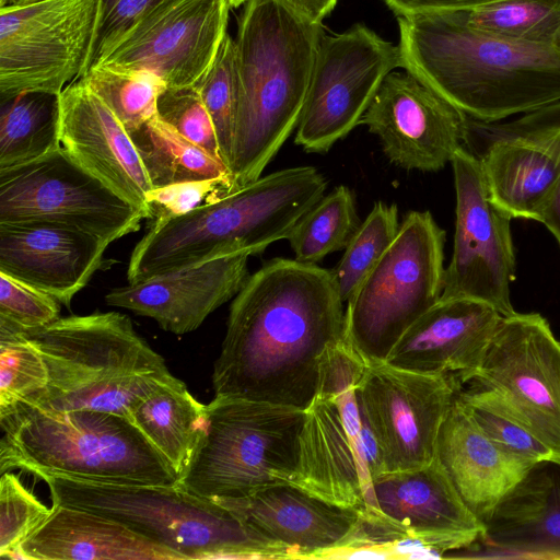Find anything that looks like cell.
Segmentation results:
<instances>
[{
    "label": "cell",
    "instance_id": "obj_1",
    "mask_svg": "<svg viewBox=\"0 0 560 560\" xmlns=\"http://www.w3.org/2000/svg\"><path fill=\"white\" fill-rule=\"evenodd\" d=\"M343 301L331 270L273 258L233 299L212 372L214 396L305 410L327 349L342 338Z\"/></svg>",
    "mask_w": 560,
    "mask_h": 560
},
{
    "label": "cell",
    "instance_id": "obj_2",
    "mask_svg": "<svg viewBox=\"0 0 560 560\" xmlns=\"http://www.w3.org/2000/svg\"><path fill=\"white\" fill-rule=\"evenodd\" d=\"M401 68L465 116L497 122L560 101V52L502 39L451 11L397 16Z\"/></svg>",
    "mask_w": 560,
    "mask_h": 560
},
{
    "label": "cell",
    "instance_id": "obj_3",
    "mask_svg": "<svg viewBox=\"0 0 560 560\" xmlns=\"http://www.w3.org/2000/svg\"><path fill=\"white\" fill-rule=\"evenodd\" d=\"M324 35L322 24L281 0L246 2L235 39L238 103L228 192L259 178L298 127Z\"/></svg>",
    "mask_w": 560,
    "mask_h": 560
},
{
    "label": "cell",
    "instance_id": "obj_4",
    "mask_svg": "<svg viewBox=\"0 0 560 560\" xmlns=\"http://www.w3.org/2000/svg\"><path fill=\"white\" fill-rule=\"evenodd\" d=\"M326 188L317 168L296 166L260 176L186 213L155 217L130 255L128 282L234 253L260 254L287 240Z\"/></svg>",
    "mask_w": 560,
    "mask_h": 560
},
{
    "label": "cell",
    "instance_id": "obj_5",
    "mask_svg": "<svg viewBox=\"0 0 560 560\" xmlns=\"http://www.w3.org/2000/svg\"><path fill=\"white\" fill-rule=\"evenodd\" d=\"M22 332L48 372L46 387L22 402L43 410L89 409L129 419L141 398L174 376L119 312L59 317Z\"/></svg>",
    "mask_w": 560,
    "mask_h": 560
},
{
    "label": "cell",
    "instance_id": "obj_6",
    "mask_svg": "<svg viewBox=\"0 0 560 560\" xmlns=\"http://www.w3.org/2000/svg\"><path fill=\"white\" fill-rule=\"evenodd\" d=\"M0 471L19 468L127 485L178 483V476L126 417L89 409L43 410L18 402L0 413Z\"/></svg>",
    "mask_w": 560,
    "mask_h": 560
},
{
    "label": "cell",
    "instance_id": "obj_7",
    "mask_svg": "<svg viewBox=\"0 0 560 560\" xmlns=\"http://www.w3.org/2000/svg\"><path fill=\"white\" fill-rule=\"evenodd\" d=\"M52 505L96 512L117 520L184 560L293 559L232 510L178 485H127L50 476Z\"/></svg>",
    "mask_w": 560,
    "mask_h": 560
},
{
    "label": "cell",
    "instance_id": "obj_8",
    "mask_svg": "<svg viewBox=\"0 0 560 560\" xmlns=\"http://www.w3.org/2000/svg\"><path fill=\"white\" fill-rule=\"evenodd\" d=\"M302 409L214 396L205 428L178 486L215 501L238 500L280 483H292Z\"/></svg>",
    "mask_w": 560,
    "mask_h": 560
},
{
    "label": "cell",
    "instance_id": "obj_9",
    "mask_svg": "<svg viewBox=\"0 0 560 560\" xmlns=\"http://www.w3.org/2000/svg\"><path fill=\"white\" fill-rule=\"evenodd\" d=\"M445 231L409 211L394 242L347 301L343 336L368 363L385 362L404 332L440 299Z\"/></svg>",
    "mask_w": 560,
    "mask_h": 560
},
{
    "label": "cell",
    "instance_id": "obj_10",
    "mask_svg": "<svg viewBox=\"0 0 560 560\" xmlns=\"http://www.w3.org/2000/svg\"><path fill=\"white\" fill-rule=\"evenodd\" d=\"M145 218L62 145L30 163L0 170V223L65 225L110 244L136 232Z\"/></svg>",
    "mask_w": 560,
    "mask_h": 560
},
{
    "label": "cell",
    "instance_id": "obj_11",
    "mask_svg": "<svg viewBox=\"0 0 560 560\" xmlns=\"http://www.w3.org/2000/svg\"><path fill=\"white\" fill-rule=\"evenodd\" d=\"M98 0H39L0 8V98L60 94L85 71Z\"/></svg>",
    "mask_w": 560,
    "mask_h": 560
},
{
    "label": "cell",
    "instance_id": "obj_12",
    "mask_svg": "<svg viewBox=\"0 0 560 560\" xmlns=\"http://www.w3.org/2000/svg\"><path fill=\"white\" fill-rule=\"evenodd\" d=\"M401 68L399 47L363 23L322 38L294 142L325 153L370 106L385 77Z\"/></svg>",
    "mask_w": 560,
    "mask_h": 560
},
{
    "label": "cell",
    "instance_id": "obj_13",
    "mask_svg": "<svg viewBox=\"0 0 560 560\" xmlns=\"http://www.w3.org/2000/svg\"><path fill=\"white\" fill-rule=\"evenodd\" d=\"M451 164L456 191L453 255L445 269L441 299L466 298L492 306L502 316L511 303L515 254L511 217L491 198L479 160L464 147Z\"/></svg>",
    "mask_w": 560,
    "mask_h": 560
},
{
    "label": "cell",
    "instance_id": "obj_14",
    "mask_svg": "<svg viewBox=\"0 0 560 560\" xmlns=\"http://www.w3.org/2000/svg\"><path fill=\"white\" fill-rule=\"evenodd\" d=\"M457 385L452 376L422 374L385 362L366 364L359 383L385 472L430 464Z\"/></svg>",
    "mask_w": 560,
    "mask_h": 560
},
{
    "label": "cell",
    "instance_id": "obj_15",
    "mask_svg": "<svg viewBox=\"0 0 560 560\" xmlns=\"http://www.w3.org/2000/svg\"><path fill=\"white\" fill-rule=\"evenodd\" d=\"M471 380L499 393L560 455V342L541 315L503 316Z\"/></svg>",
    "mask_w": 560,
    "mask_h": 560
},
{
    "label": "cell",
    "instance_id": "obj_16",
    "mask_svg": "<svg viewBox=\"0 0 560 560\" xmlns=\"http://www.w3.org/2000/svg\"><path fill=\"white\" fill-rule=\"evenodd\" d=\"M230 9L228 0H166L97 66L149 72L166 88L194 86L226 34Z\"/></svg>",
    "mask_w": 560,
    "mask_h": 560
},
{
    "label": "cell",
    "instance_id": "obj_17",
    "mask_svg": "<svg viewBox=\"0 0 560 560\" xmlns=\"http://www.w3.org/2000/svg\"><path fill=\"white\" fill-rule=\"evenodd\" d=\"M465 115L411 72L392 71L361 118L390 163L436 172L463 147Z\"/></svg>",
    "mask_w": 560,
    "mask_h": 560
},
{
    "label": "cell",
    "instance_id": "obj_18",
    "mask_svg": "<svg viewBox=\"0 0 560 560\" xmlns=\"http://www.w3.org/2000/svg\"><path fill=\"white\" fill-rule=\"evenodd\" d=\"M378 511L444 558L479 542L486 525L466 505L438 456L428 465L372 481Z\"/></svg>",
    "mask_w": 560,
    "mask_h": 560
},
{
    "label": "cell",
    "instance_id": "obj_19",
    "mask_svg": "<svg viewBox=\"0 0 560 560\" xmlns=\"http://www.w3.org/2000/svg\"><path fill=\"white\" fill-rule=\"evenodd\" d=\"M502 317L477 300L440 299L404 332L385 363L422 374L452 376L458 387L481 368Z\"/></svg>",
    "mask_w": 560,
    "mask_h": 560
},
{
    "label": "cell",
    "instance_id": "obj_20",
    "mask_svg": "<svg viewBox=\"0 0 560 560\" xmlns=\"http://www.w3.org/2000/svg\"><path fill=\"white\" fill-rule=\"evenodd\" d=\"M218 503L284 546L293 559H336L352 547L362 516L360 510L332 504L293 483Z\"/></svg>",
    "mask_w": 560,
    "mask_h": 560
},
{
    "label": "cell",
    "instance_id": "obj_21",
    "mask_svg": "<svg viewBox=\"0 0 560 560\" xmlns=\"http://www.w3.org/2000/svg\"><path fill=\"white\" fill-rule=\"evenodd\" d=\"M249 256L234 253L132 282L109 291L105 301L110 306L150 317L166 331L187 334L236 296L249 277Z\"/></svg>",
    "mask_w": 560,
    "mask_h": 560
},
{
    "label": "cell",
    "instance_id": "obj_22",
    "mask_svg": "<svg viewBox=\"0 0 560 560\" xmlns=\"http://www.w3.org/2000/svg\"><path fill=\"white\" fill-rule=\"evenodd\" d=\"M304 411L292 483L336 505L378 510L365 455L336 398L317 390Z\"/></svg>",
    "mask_w": 560,
    "mask_h": 560
},
{
    "label": "cell",
    "instance_id": "obj_23",
    "mask_svg": "<svg viewBox=\"0 0 560 560\" xmlns=\"http://www.w3.org/2000/svg\"><path fill=\"white\" fill-rule=\"evenodd\" d=\"M61 145L84 168L152 217L153 188L124 125L80 79L60 93Z\"/></svg>",
    "mask_w": 560,
    "mask_h": 560
},
{
    "label": "cell",
    "instance_id": "obj_24",
    "mask_svg": "<svg viewBox=\"0 0 560 560\" xmlns=\"http://www.w3.org/2000/svg\"><path fill=\"white\" fill-rule=\"evenodd\" d=\"M108 245L65 225L0 223V271L69 306L101 267Z\"/></svg>",
    "mask_w": 560,
    "mask_h": 560
},
{
    "label": "cell",
    "instance_id": "obj_25",
    "mask_svg": "<svg viewBox=\"0 0 560 560\" xmlns=\"http://www.w3.org/2000/svg\"><path fill=\"white\" fill-rule=\"evenodd\" d=\"M436 456L466 505L483 523L537 466L492 442L456 395L439 432Z\"/></svg>",
    "mask_w": 560,
    "mask_h": 560
},
{
    "label": "cell",
    "instance_id": "obj_26",
    "mask_svg": "<svg viewBox=\"0 0 560 560\" xmlns=\"http://www.w3.org/2000/svg\"><path fill=\"white\" fill-rule=\"evenodd\" d=\"M462 558L560 559V480L537 466L499 503Z\"/></svg>",
    "mask_w": 560,
    "mask_h": 560
},
{
    "label": "cell",
    "instance_id": "obj_27",
    "mask_svg": "<svg viewBox=\"0 0 560 560\" xmlns=\"http://www.w3.org/2000/svg\"><path fill=\"white\" fill-rule=\"evenodd\" d=\"M52 508L14 560H184L117 520L79 508Z\"/></svg>",
    "mask_w": 560,
    "mask_h": 560
},
{
    "label": "cell",
    "instance_id": "obj_28",
    "mask_svg": "<svg viewBox=\"0 0 560 560\" xmlns=\"http://www.w3.org/2000/svg\"><path fill=\"white\" fill-rule=\"evenodd\" d=\"M205 418L206 405L173 376L141 398L129 420L173 468L179 481L200 441Z\"/></svg>",
    "mask_w": 560,
    "mask_h": 560
},
{
    "label": "cell",
    "instance_id": "obj_29",
    "mask_svg": "<svg viewBox=\"0 0 560 560\" xmlns=\"http://www.w3.org/2000/svg\"><path fill=\"white\" fill-rule=\"evenodd\" d=\"M60 147V94L24 92L0 98V170L30 163Z\"/></svg>",
    "mask_w": 560,
    "mask_h": 560
},
{
    "label": "cell",
    "instance_id": "obj_30",
    "mask_svg": "<svg viewBox=\"0 0 560 560\" xmlns=\"http://www.w3.org/2000/svg\"><path fill=\"white\" fill-rule=\"evenodd\" d=\"M128 133L153 188L184 182L223 179L229 191L228 166L184 138L158 115Z\"/></svg>",
    "mask_w": 560,
    "mask_h": 560
},
{
    "label": "cell",
    "instance_id": "obj_31",
    "mask_svg": "<svg viewBox=\"0 0 560 560\" xmlns=\"http://www.w3.org/2000/svg\"><path fill=\"white\" fill-rule=\"evenodd\" d=\"M451 12L469 27L515 43L555 46L560 31V0H501Z\"/></svg>",
    "mask_w": 560,
    "mask_h": 560
},
{
    "label": "cell",
    "instance_id": "obj_32",
    "mask_svg": "<svg viewBox=\"0 0 560 560\" xmlns=\"http://www.w3.org/2000/svg\"><path fill=\"white\" fill-rule=\"evenodd\" d=\"M360 224L353 192L340 185L299 220L287 240L298 261L316 265L346 248Z\"/></svg>",
    "mask_w": 560,
    "mask_h": 560
},
{
    "label": "cell",
    "instance_id": "obj_33",
    "mask_svg": "<svg viewBox=\"0 0 560 560\" xmlns=\"http://www.w3.org/2000/svg\"><path fill=\"white\" fill-rule=\"evenodd\" d=\"M456 396L498 446L537 466L550 463L553 452L494 389L470 380L457 387Z\"/></svg>",
    "mask_w": 560,
    "mask_h": 560
},
{
    "label": "cell",
    "instance_id": "obj_34",
    "mask_svg": "<svg viewBox=\"0 0 560 560\" xmlns=\"http://www.w3.org/2000/svg\"><path fill=\"white\" fill-rule=\"evenodd\" d=\"M79 79L103 101L127 131L158 115V98L166 89L152 73L105 66H95Z\"/></svg>",
    "mask_w": 560,
    "mask_h": 560
},
{
    "label": "cell",
    "instance_id": "obj_35",
    "mask_svg": "<svg viewBox=\"0 0 560 560\" xmlns=\"http://www.w3.org/2000/svg\"><path fill=\"white\" fill-rule=\"evenodd\" d=\"M398 208L377 201L354 232L339 262L331 269L343 302H347L370 270L394 242L399 231Z\"/></svg>",
    "mask_w": 560,
    "mask_h": 560
},
{
    "label": "cell",
    "instance_id": "obj_36",
    "mask_svg": "<svg viewBox=\"0 0 560 560\" xmlns=\"http://www.w3.org/2000/svg\"><path fill=\"white\" fill-rule=\"evenodd\" d=\"M214 125L223 163L230 171L238 103L236 45L228 33L206 73L194 85Z\"/></svg>",
    "mask_w": 560,
    "mask_h": 560
},
{
    "label": "cell",
    "instance_id": "obj_37",
    "mask_svg": "<svg viewBox=\"0 0 560 560\" xmlns=\"http://www.w3.org/2000/svg\"><path fill=\"white\" fill-rule=\"evenodd\" d=\"M47 383L39 351L21 329L0 319V413L42 392Z\"/></svg>",
    "mask_w": 560,
    "mask_h": 560
},
{
    "label": "cell",
    "instance_id": "obj_38",
    "mask_svg": "<svg viewBox=\"0 0 560 560\" xmlns=\"http://www.w3.org/2000/svg\"><path fill=\"white\" fill-rule=\"evenodd\" d=\"M54 508L46 506L10 471L0 478V556L14 559L21 544L42 527Z\"/></svg>",
    "mask_w": 560,
    "mask_h": 560
},
{
    "label": "cell",
    "instance_id": "obj_39",
    "mask_svg": "<svg viewBox=\"0 0 560 560\" xmlns=\"http://www.w3.org/2000/svg\"><path fill=\"white\" fill-rule=\"evenodd\" d=\"M158 116L184 138L222 161L212 118L195 86L166 88L158 98Z\"/></svg>",
    "mask_w": 560,
    "mask_h": 560
},
{
    "label": "cell",
    "instance_id": "obj_40",
    "mask_svg": "<svg viewBox=\"0 0 560 560\" xmlns=\"http://www.w3.org/2000/svg\"><path fill=\"white\" fill-rule=\"evenodd\" d=\"M59 305L48 293L0 271V319L21 330L35 329L57 320Z\"/></svg>",
    "mask_w": 560,
    "mask_h": 560
},
{
    "label": "cell",
    "instance_id": "obj_41",
    "mask_svg": "<svg viewBox=\"0 0 560 560\" xmlns=\"http://www.w3.org/2000/svg\"><path fill=\"white\" fill-rule=\"evenodd\" d=\"M165 1L98 0L95 31L84 73L97 66L121 38Z\"/></svg>",
    "mask_w": 560,
    "mask_h": 560
},
{
    "label": "cell",
    "instance_id": "obj_42",
    "mask_svg": "<svg viewBox=\"0 0 560 560\" xmlns=\"http://www.w3.org/2000/svg\"><path fill=\"white\" fill-rule=\"evenodd\" d=\"M226 191L228 184L223 179L184 182L152 188L148 203L152 217L179 215Z\"/></svg>",
    "mask_w": 560,
    "mask_h": 560
},
{
    "label": "cell",
    "instance_id": "obj_43",
    "mask_svg": "<svg viewBox=\"0 0 560 560\" xmlns=\"http://www.w3.org/2000/svg\"><path fill=\"white\" fill-rule=\"evenodd\" d=\"M396 16L438 12L467 10L501 0H384Z\"/></svg>",
    "mask_w": 560,
    "mask_h": 560
},
{
    "label": "cell",
    "instance_id": "obj_44",
    "mask_svg": "<svg viewBox=\"0 0 560 560\" xmlns=\"http://www.w3.org/2000/svg\"><path fill=\"white\" fill-rule=\"evenodd\" d=\"M312 23L322 24L338 0H281Z\"/></svg>",
    "mask_w": 560,
    "mask_h": 560
},
{
    "label": "cell",
    "instance_id": "obj_45",
    "mask_svg": "<svg viewBox=\"0 0 560 560\" xmlns=\"http://www.w3.org/2000/svg\"><path fill=\"white\" fill-rule=\"evenodd\" d=\"M539 222L547 226L560 245V178L540 215Z\"/></svg>",
    "mask_w": 560,
    "mask_h": 560
},
{
    "label": "cell",
    "instance_id": "obj_46",
    "mask_svg": "<svg viewBox=\"0 0 560 560\" xmlns=\"http://www.w3.org/2000/svg\"><path fill=\"white\" fill-rule=\"evenodd\" d=\"M248 0H228L231 8H237L243 3H246Z\"/></svg>",
    "mask_w": 560,
    "mask_h": 560
},
{
    "label": "cell",
    "instance_id": "obj_47",
    "mask_svg": "<svg viewBox=\"0 0 560 560\" xmlns=\"http://www.w3.org/2000/svg\"><path fill=\"white\" fill-rule=\"evenodd\" d=\"M15 0H0V8L14 4Z\"/></svg>",
    "mask_w": 560,
    "mask_h": 560
},
{
    "label": "cell",
    "instance_id": "obj_48",
    "mask_svg": "<svg viewBox=\"0 0 560 560\" xmlns=\"http://www.w3.org/2000/svg\"><path fill=\"white\" fill-rule=\"evenodd\" d=\"M550 463L560 466V455H553L550 459Z\"/></svg>",
    "mask_w": 560,
    "mask_h": 560
},
{
    "label": "cell",
    "instance_id": "obj_49",
    "mask_svg": "<svg viewBox=\"0 0 560 560\" xmlns=\"http://www.w3.org/2000/svg\"><path fill=\"white\" fill-rule=\"evenodd\" d=\"M35 1H39V0H15L14 4H24V3L35 2Z\"/></svg>",
    "mask_w": 560,
    "mask_h": 560
},
{
    "label": "cell",
    "instance_id": "obj_50",
    "mask_svg": "<svg viewBox=\"0 0 560 560\" xmlns=\"http://www.w3.org/2000/svg\"><path fill=\"white\" fill-rule=\"evenodd\" d=\"M555 47L560 52V31L558 33V36H557V39H556V43H555Z\"/></svg>",
    "mask_w": 560,
    "mask_h": 560
}]
</instances>
